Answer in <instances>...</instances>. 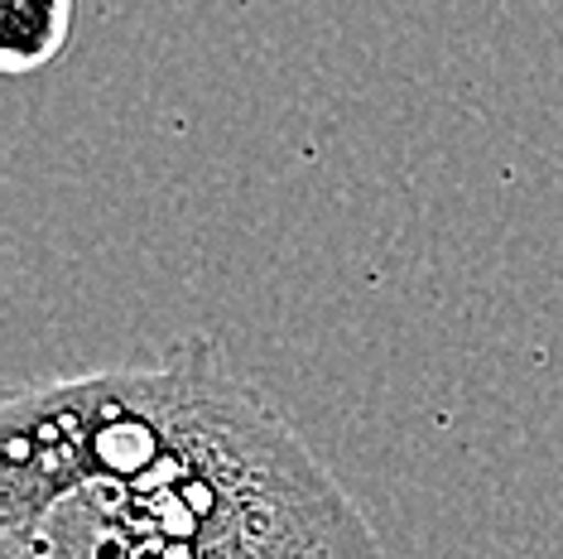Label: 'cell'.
<instances>
[{
  "instance_id": "obj_1",
  "label": "cell",
  "mask_w": 563,
  "mask_h": 559,
  "mask_svg": "<svg viewBox=\"0 0 563 559\" xmlns=\"http://www.w3.org/2000/svg\"><path fill=\"white\" fill-rule=\"evenodd\" d=\"M0 559H386L356 502L208 342L10 391Z\"/></svg>"
},
{
  "instance_id": "obj_2",
  "label": "cell",
  "mask_w": 563,
  "mask_h": 559,
  "mask_svg": "<svg viewBox=\"0 0 563 559\" xmlns=\"http://www.w3.org/2000/svg\"><path fill=\"white\" fill-rule=\"evenodd\" d=\"M73 30L68 0H0V68L10 78L44 68Z\"/></svg>"
}]
</instances>
